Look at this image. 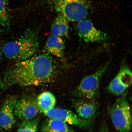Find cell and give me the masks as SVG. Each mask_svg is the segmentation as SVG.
<instances>
[{
    "instance_id": "15",
    "label": "cell",
    "mask_w": 132,
    "mask_h": 132,
    "mask_svg": "<svg viewBox=\"0 0 132 132\" xmlns=\"http://www.w3.org/2000/svg\"><path fill=\"white\" fill-rule=\"evenodd\" d=\"M42 130V132H73L65 122L50 118L44 122Z\"/></svg>"
},
{
    "instance_id": "14",
    "label": "cell",
    "mask_w": 132,
    "mask_h": 132,
    "mask_svg": "<svg viewBox=\"0 0 132 132\" xmlns=\"http://www.w3.org/2000/svg\"><path fill=\"white\" fill-rule=\"evenodd\" d=\"M56 103L55 96L49 92H43L37 98V105L38 109L44 113L54 108Z\"/></svg>"
},
{
    "instance_id": "11",
    "label": "cell",
    "mask_w": 132,
    "mask_h": 132,
    "mask_svg": "<svg viewBox=\"0 0 132 132\" xmlns=\"http://www.w3.org/2000/svg\"><path fill=\"white\" fill-rule=\"evenodd\" d=\"M73 103L79 118L90 124L98 112L96 104L93 102L81 99L73 100Z\"/></svg>"
},
{
    "instance_id": "9",
    "label": "cell",
    "mask_w": 132,
    "mask_h": 132,
    "mask_svg": "<svg viewBox=\"0 0 132 132\" xmlns=\"http://www.w3.org/2000/svg\"><path fill=\"white\" fill-rule=\"evenodd\" d=\"M17 100L10 97L5 101L0 110V127L9 131L16 122L14 108Z\"/></svg>"
},
{
    "instance_id": "19",
    "label": "cell",
    "mask_w": 132,
    "mask_h": 132,
    "mask_svg": "<svg viewBox=\"0 0 132 132\" xmlns=\"http://www.w3.org/2000/svg\"><path fill=\"white\" fill-rule=\"evenodd\" d=\"M2 80L0 79V88H1Z\"/></svg>"
},
{
    "instance_id": "3",
    "label": "cell",
    "mask_w": 132,
    "mask_h": 132,
    "mask_svg": "<svg viewBox=\"0 0 132 132\" xmlns=\"http://www.w3.org/2000/svg\"><path fill=\"white\" fill-rule=\"evenodd\" d=\"M48 4L68 21L85 19L92 5V0H47Z\"/></svg>"
},
{
    "instance_id": "17",
    "label": "cell",
    "mask_w": 132,
    "mask_h": 132,
    "mask_svg": "<svg viewBox=\"0 0 132 132\" xmlns=\"http://www.w3.org/2000/svg\"><path fill=\"white\" fill-rule=\"evenodd\" d=\"M7 0H0V23L4 27L9 25Z\"/></svg>"
},
{
    "instance_id": "8",
    "label": "cell",
    "mask_w": 132,
    "mask_h": 132,
    "mask_svg": "<svg viewBox=\"0 0 132 132\" xmlns=\"http://www.w3.org/2000/svg\"><path fill=\"white\" fill-rule=\"evenodd\" d=\"M44 113L51 119H56L79 127H86L90 123L79 118L71 110L59 108H53Z\"/></svg>"
},
{
    "instance_id": "4",
    "label": "cell",
    "mask_w": 132,
    "mask_h": 132,
    "mask_svg": "<svg viewBox=\"0 0 132 132\" xmlns=\"http://www.w3.org/2000/svg\"><path fill=\"white\" fill-rule=\"evenodd\" d=\"M112 123L119 132H129L132 126L131 109L127 98V92L117 99L110 110Z\"/></svg>"
},
{
    "instance_id": "16",
    "label": "cell",
    "mask_w": 132,
    "mask_h": 132,
    "mask_svg": "<svg viewBox=\"0 0 132 132\" xmlns=\"http://www.w3.org/2000/svg\"><path fill=\"white\" fill-rule=\"evenodd\" d=\"M39 121V119L37 118L22 121L17 132H37Z\"/></svg>"
},
{
    "instance_id": "10",
    "label": "cell",
    "mask_w": 132,
    "mask_h": 132,
    "mask_svg": "<svg viewBox=\"0 0 132 132\" xmlns=\"http://www.w3.org/2000/svg\"><path fill=\"white\" fill-rule=\"evenodd\" d=\"M38 112L37 103L27 98L17 100L14 108L15 115L22 121L35 118Z\"/></svg>"
},
{
    "instance_id": "7",
    "label": "cell",
    "mask_w": 132,
    "mask_h": 132,
    "mask_svg": "<svg viewBox=\"0 0 132 132\" xmlns=\"http://www.w3.org/2000/svg\"><path fill=\"white\" fill-rule=\"evenodd\" d=\"M77 29L79 37L86 42H103L108 39L107 35L96 28L88 20L85 19L79 21Z\"/></svg>"
},
{
    "instance_id": "18",
    "label": "cell",
    "mask_w": 132,
    "mask_h": 132,
    "mask_svg": "<svg viewBox=\"0 0 132 132\" xmlns=\"http://www.w3.org/2000/svg\"><path fill=\"white\" fill-rule=\"evenodd\" d=\"M2 53L1 52V48H0V60H1V57Z\"/></svg>"
},
{
    "instance_id": "2",
    "label": "cell",
    "mask_w": 132,
    "mask_h": 132,
    "mask_svg": "<svg viewBox=\"0 0 132 132\" xmlns=\"http://www.w3.org/2000/svg\"><path fill=\"white\" fill-rule=\"evenodd\" d=\"M39 45L37 32L28 29L17 40L5 44L3 51L8 59L19 62L31 57L38 50Z\"/></svg>"
},
{
    "instance_id": "5",
    "label": "cell",
    "mask_w": 132,
    "mask_h": 132,
    "mask_svg": "<svg viewBox=\"0 0 132 132\" xmlns=\"http://www.w3.org/2000/svg\"><path fill=\"white\" fill-rule=\"evenodd\" d=\"M109 62L100 67L93 74L82 79L72 94L79 98L92 100L98 97L100 92V82L109 66Z\"/></svg>"
},
{
    "instance_id": "1",
    "label": "cell",
    "mask_w": 132,
    "mask_h": 132,
    "mask_svg": "<svg viewBox=\"0 0 132 132\" xmlns=\"http://www.w3.org/2000/svg\"><path fill=\"white\" fill-rule=\"evenodd\" d=\"M56 68L50 54H42L18 62L8 70L2 81L1 88L6 89L12 86H37L54 80Z\"/></svg>"
},
{
    "instance_id": "6",
    "label": "cell",
    "mask_w": 132,
    "mask_h": 132,
    "mask_svg": "<svg viewBox=\"0 0 132 132\" xmlns=\"http://www.w3.org/2000/svg\"><path fill=\"white\" fill-rule=\"evenodd\" d=\"M132 82L131 70L127 65L125 64L121 66L118 73L109 84L107 90L115 95H123L131 85Z\"/></svg>"
},
{
    "instance_id": "13",
    "label": "cell",
    "mask_w": 132,
    "mask_h": 132,
    "mask_svg": "<svg viewBox=\"0 0 132 132\" xmlns=\"http://www.w3.org/2000/svg\"><path fill=\"white\" fill-rule=\"evenodd\" d=\"M68 22L63 15L58 14L54 19L51 27L52 35L60 37H68Z\"/></svg>"
},
{
    "instance_id": "12",
    "label": "cell",
    "mask_w": 132,
    "mask_h": 132,
    "mask_svg": "<svg viewBox=\"0 0 132 132\" xmlns=\"http://www.w3.org/2000/svg\"><path fill=\"white\" fill-rule=\"evenodd\" d=\"M45 48L49 54L63 59L65 46L61 37L52 35L50 36L46 41Z\"/></svg>"
}]
</instances>
